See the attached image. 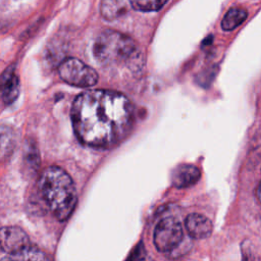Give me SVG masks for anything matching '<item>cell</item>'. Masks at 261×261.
<instances>
[{"instance_id": "cell-11", "label": "cell", "mask_w": 261, "mask_h": 261, "mask_svg": "<svg viewBox=\"0 0 261 261\" xmlns=\"http://www.w3.org/2000/svg\"><path fill=\"white\" fill-rule=\"evenodd\" d=\"M247 17V11L240 7L230 8L224 15L221 21L223 31H232L244 22Z\"/></svg>"}, {"instance_id": "cell-5", "label": "cell", "mask_w": 261, "mask_h": 261, "mask_svg": "<svg viewBox=\"0 0 261 261\" xmlns=\"http://www.w3.org/2000/svg\"><path fill=\"white\" fill-rule=\"evenodd\" d=\"M58 73L66 84L79 88H91L99 79L94 68L74 57L62 60L58 65Z\"/></svg>"}, {"instance_id": "cell-3", "label": "cell", "mask_w": 261, "mask_h": 261, "mask_svg": "<svg viewBox=\"0 0 261 261\" xmlns=\"http://www.w3.org/2000/svg\"><path fill=\"white\" fill-rule=\"evenodd\" d=\"M41 195L54 216L66 220L73 212L77 195L69 174L58 166L45 168L38 181Z\"/></svg>"}, {"instance_id": "cell-6", "label": "cell", "mask_w": 261, "mask_h": 261, "mask_svg": "<svg viewBox=\"0 0 261 261\" xmlns=\"http://www.w3.org/2000/svg\"><path fill=\"white\" fill-rule=\"evenodd\" d=\"M182 240V226L175 217H164L156 224L153 243L159 252L171 253L178 248Z\"/></svg>"}, {"instance_id": "cell-10", "label": "cell", "mask_w": 261, "mask_h": 261, "mask_svg": "<svg viewBox=\"0 0 261 261\" xmlns=\"http://www.w3.org/2000/svg\"><path fill=\"white\" fill-rule=\"evenodd\" d=\"M132 8L129 0H102L101 14L107 20H113L124 15Z\"/></svg>"}, {"instance_id": "cell-9", "label": "cell", "mask_w": 261, "mask_h": 261, "mask_svg": "<svg viewBox=\"0 0 261 261\" xmlns=\"http://www.w3.org/2000/svg\"><path fill=\"white\" fill-rule=\"evenodd\" d=\"M17 144V137L11 126L0 125V162H4L13 154Z\"/></svg>"}, {"instance_id": "cell-8", "label": "cell", "mask_w": 261, "mask_h": 261, "mask_svg": "<svg viewBox=\"0 0 261 261\" xmlns=\"http://www.w3.org/2000/svg\"><path fill=\"white\" fill-rule=\"evenodd\" d=\"M201 172L198 167L192 164H180L173 169L171 182L177 189H185L194 186L200 178Z\"/></svg>"}, {"instance_id": "cell-12", "label": "cell", "mask_w": 261, "mask_h": 261, "mask_svg": "<svg viewBox=\"0 0 261 261\" xmlns=\"http://www.w3.org/2000/svg\"><path fill=\"white\" fill-rule=\"evenodd\" d=\"M19 94V81L17 75L13 72L7 80L4 93L2 95V101L5 105H9L16 100Z\"/></svg>"}, {"instance_id": "cell-1", "label": "cell", "mask_w": 261, "mask_h": 261, "mask_svg": "<svg viewBox=\"0 0 261 261\" xmlns=\"http://www.w3.org/2000/svg\"><path fill=\"white\" fill-rule=\"evenodd\" d=\"M70 115L77 139L97 149H110L120 144L135 122L130 101L121 93L103 89L77 95Z\"/></svg>"}, {"instance_id": "cell-13", "label": "cell", "mask_w": 261, "mask_h": 261, "mask_svg": "<svg viewBox=\"0 0 261 261\" xmlns=\"http://www.w3.org/2000/svg\"><path fill=\"white\" fill-rule=\"evenodd\" d=\"M168 0H129L132 8L140 11H157L163 7Z\"/></svg>"}, {"instance_id": "cell-4", "label": "cell", "mask_w": 261, "mask_h": 261, "mask_svg": "<svg viewBox=\"0 0 261 261\" xmlns=\"http://www.w3.org/2000/svg\"><path fill=\"white\" fill-rule=\"evenodd\" d=\"M0 252L7 254L10 259L43 260L44 253L34 246L23 229L16 226L0 228Z\"/></svg>"}, {"instance_id": "cell-7", "label": "cell", "mask_w": 261, "mask_h": 261, "mask_svg": "<svg viewBox=\"0 0 261 261\" xmlns=\"http://www.w3.org/2000/svg\"><path fill=\"white\" fill-rule=\"evenodd\" d=\"M185 226L188 234L196 240L206 239L212 232V222L210 219L198 213L189 214L185 220Z\"/></svg>"}, {"instance_id": "cell-14", "label": "cell", "mask_w": 261, "mask_h": 261, "mask_svg": "<svg viewBox=\"0 0 261 261\" xmlns=\"http://www.w3.org/2000/svg\"><path fill=\"white\" fill-rule=\"evenodd\" d=\"M14 72V67L13 66H9L8 68H6L2 74L0 75V99L2 98V95L4 93V88L6 85V82L8 80V77Z\"/></svg>"}, {"instance_id": "cell-2", "label": "cell", "mask_w": 261, "mask_h": 261, "mask_svg": "<svg viewBox=\"0 0 261 261\" xmlns=\"http://www.w3.org/2000/svg\"><path fill=\"white\" fill-rule=\"evenodd\" d=\"M95 59L104 66H125L140 71L144 58L137 43L128 36L116 31H103L93 45Z\"/></svg>"}]
</instances>
